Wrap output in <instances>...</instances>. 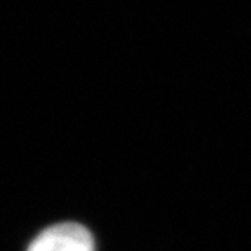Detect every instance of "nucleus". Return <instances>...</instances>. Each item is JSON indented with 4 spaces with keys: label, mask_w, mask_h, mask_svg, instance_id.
<instances>
[{
    "label": "nucleus",
    "mask_w": 251,
    "mask_h": 251,
    "mask_svg": "<svg viewBox=\"0 0 251 251\" xmlns=\"http://www.w3.org/2000/svg\"><path fill=\"white\" fill-rule=\"evenodd\" d=\"M28 251H94V239L80 224L65 222L37 235Z\"/></svg>",
    "instance_id": "1"
}]
</instances>
